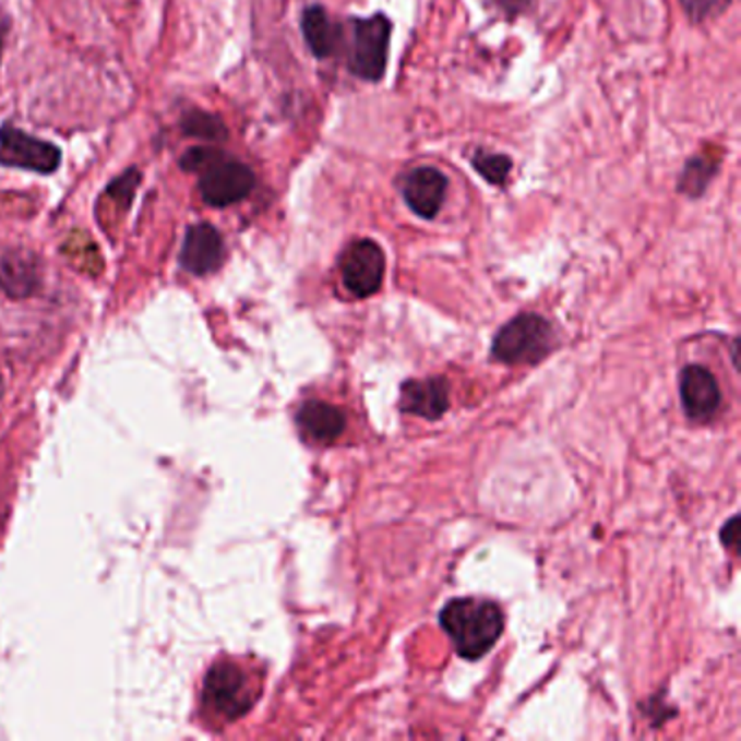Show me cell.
I'll return each mask as SVG.
<instances>
[{
	"instance_id": "6da1fadb",
	"label": "cell",
	"mask_w": 741,
	"mask_h": 741,
	"mask_svg": "<svg viewBox=\"0 0 741 741\" xmlns=\"http://www.w3.org/2000/svg\"><path fill=\"white\" fill-rule=\"evenodd\" d=\"M442 629L451 635L457 653L464 659H481L502 635L504 615L492 600L457 598L440 613Z\"/></svg>"
},
{
	"instance_id": "7a4b0ae2",
	"label": "cell",
	"mask_w": 741,
	"mask_h": 741,
	"mask_svg": "<svg viewBox=\"0 0 741 741\" xmlns=\"http://www.w3.org/2000/svg\"><path fill=\"white\" fill-rule=\"evenodd\" d=\"M552 348V326L535 313H524L506 322L494 337L492 355L502 363H535Z\"/></svg>"
},
{
	"instance_id": "3957f363",
	"label": "cell",
	"mask_w": 741,
	"mask_h": 741,
	"mask_svg": "<svg viewBox=\"0 0 741 741\" xmlns=\"http://www.w3.org/2000/svg\"><path fill=\"white\" fill-rule=\"evenodd\" d=\"M348 48V68L363 81H381L387 65L392 22L379 13L366 20H352Z\"/></svg>"
},
{
	"instance_id": "277c9868",
	"label": "cell",
	"mask_w": 741,
	"mask_h": 741,
	"mask_svg": "<svg viewBox=\"0 0 741 741\" xmlns=\"http://www.w3.org/2000/svg\"><path fill=\"white\" fill-rule=\"evenodd\" d=\"M256 692L236 664H218L205 679V705L225 720H238L254 705Z\"/></svg>"
},
{
	"instance_id": "5b68a950",
	"label": "cell",
	"mask_w": 741,
	"mask_h": 741,
	"mask_svg": "<svg viewBox=\"0 0 741 741\" xmlns=\"http://www.w3.org/2000/svg\"><path fill=\"white\" fill-rule=\"evenodd\" d=\"M254 172L236 157L220 153L203 172L199 181L201 196L212 207H229L244 201L254 190Z\"/></svg>"
},
{
	"instance_id": "8992f818",
	"label": "cell",
	"mask_w": 741,
	"mask_h": 741,
	"mask_svg": "<svg viewBox=\"0 0 741 741\" xmlns=\"http://www.w3.org/2000/svg\"><path fill=\"white\" fill-rule=\"evenodd\" d=\"M0 166L52 175L61 166V151L39 138H33L11 124L0 127Z\"/></svg>"
},
{
	"instance_id": "52a82bcc",
	"label": "cell",
	"mask_w": 741,
	"mask_h": 741,
	"mask_svg": "<svg viewBox=\"0 0 741 741\" xmlns=\"http://www.w3.org/2000/svg\"><path fill=\"white\" fill-rule=\"evenodd\" d=\"M339 270L344 287L357 298H368L377 294L383 283L385 274L383 248L372 240L352 242L339 259Z\"/></svg>"
},
{
	"instance_id": "ba28073f",
	"label": "cell",
	"mask_w": 741,
	"mask_h": 741,
	"mask_svg": "<svg viewBox=\"0 0 741 741\" xmlns=\"http://www.w3.org/2000/svg\"><path fill=\"white\" fill-rule=\"evenodd\" d=\"M446 188H449V181L438 168L422 166L405 175L403 196L414 214L431 220L440 214L446 201Z\"/></svg>"
},
{
	"instance_id": "9c48e42d",
	"label": "cell",
	"mask_w": 741,
	"mask_h": 741,
	"mask_svg": "<svg viewBox=\"0 0 741 741\" xmlns=\"http://www.w3.org/2000/svg\"><path fill=\"white\" fill-rule=\"evenodd\" d=\"M225 261V242L216 227L201 223L190 227L181 248V265L196 276L216 272Z\"/></svg>"
},
{
	"instance_id": "30bf717a",
	"label": "cell",
	"mask_w": 741,
	"mask_h": 741,
	"mask_svg": "<svg viewBox=\"0 0 741 741\" xmlns=\"http://www.w3.org/2000/svg\"><path fill=\"white\" fill-rule=\"evenodd\" d=\"M681 401L690 418H712L722 401L716 377L703 366H688L681 372Z\"/></svg>"
},
{
	"instance_id": "8fae6325",
	"label": "cell",
	"mask_w": 741,
	"mask_h": 741,
	"mask_svg": "<svg viewBox=\"0 0 741 741\" xmlns=\"http://www.w3.org/2000/svg\"><path fill=\"white\" fill-rule=\"evenodd\" d=\"M401 405L407 414L438 420L446 414L451 398H449V383L442 377L425 379V381H407L403 385Z\"/></svg>"
},
{
	"instance_id": "7c38bea8",
	"label": "cell",
	"mask_w": 741,
	"mask_h": 741,
	"mask_svg": "<svg viewBox=\"0 0 741 741\" xmlns=\"http://www.w3.org/2000/svg\"><path fill=\"white\" fill-rule=\"evenodd\" d=\"M300 433L315 444H333L346 429L344 414L322 401H309L296 416Z\"/></svg>"
},
{
	"instance_id": "4fadbf2b",
	"label": "cell",
	"mask_w": 741,
	"mask_h": 741,
	"mask_svg": "<svg viewBox=\"0 0 741 741\" xmlns=\"http://www.w3.org/2000/svg\"><path fill=\"white\" fill-rule=\"evenodd\" d=\"M339 33H342L339 26L331 20V15L322 7L313 4V7L304 9V13H302V35H304L309 50L318 59H326L337 50Z\"/></svg>"
},
{
	"instance_id": "5bb4252c",
	"label": "cell",
	"mask_w": 741,
	"mask_h": 741,
	"mask_svg": "<svg viewBox=\"0 0 741 741\" xmlns=\"http://www.w3.org/2000/svg\"><path fill=\"white\" fill-rule=\"evenodd\" d=\"M35 265L24 254L0 256V287L11 296H26L35 287Z\"/></svg>"
},
{
	"instance_id": "9a60e30c",
	"label": "cell",
	"mask_w": 741,
	"mask_h": 741,
	"mask_svg": "<svg viewBox=\"0 0 741 741\" xmlns=\"http://www.w3.org/2000/svg\"><path fill=\"white\" fill-rule=\"evenodd\" d=\"M181 129L186 135L205 140V142H225L229 138L225 122L218 116L201 111V109L188 111L181 120Z\"/></svg>"
},
{
	"instance_id": "2e32d148",
	"label": "cell",
	"mask_w": 741,
	"mask_h": 741,
	"mask_svg": "<svg viewBox=\"0 0 741 741\" xmlns=\"http://www.w3.org/2000/svg\"><path fill=\"white\" fill-rule=\"evenodd\" d=\"M718 162H712L709 157H694L692 162H688L683 179H681V190L688 196H701L707 186L712 183L714 175L718 172Z\"/></svg>"
},
{
	"instance_id": "e0dca14e",
	"label": "cell",
	"mask_w": 741,
	"mask_h": 741,
	"mask_svg": "<svg viewBox=\"0 0 741 741\" xmlns=\"http://www.w3.org/2000/svg\"><path fill=\"white\" fill-rule=\"evenodd\" d=\"M473 166L479 175H483L486 181L494 186H502L511 172V159L506 155H495L488 151H479L473 159Z\"/></svg>"
},
{
	"instance_id": "ac0fdd59",
	"label": "cell",
	"mask_w": 741,
	"mask_h": 741,
	"mask_svg": "<svg viewBox=\"0 0 741 741\" xmlns=\"http://www.w3.org/2000/svg\"><path fill=\"white\" fill-rule=\"evenodd\" d=\"M681 4L692 22H705L725 13L731 0H681Z\"/></svg>"
},
{
	"instance_id": "d6986e66",
	"label": "cell",
	"mask_w": 741,
	"mask_h": 741,
	"mask_svg": "<svg viewBox=\"0 0 741 741\" xmlns=\"http://www.w3.org/2000/svg\"><path fill=\"white\" fill-rule=\"evenodd\" d=\"M220 153H223V151L212 148V146H194V148H190V151L181 157L179 166H181V170H186V172L201 175V172H203V170H205Z\"/></svg>"
},
{
	"instance_id": "ffe728a7",
	"label": "cell",
	"mask_w": 741,
	"mask_h": 741,
	"mask_svg": "<svg viewBox=\"0 0 741 741\" xmlns=\"http://www.w3.org/2000/svg\"><path fill=\"white\" fill-rule=\"evenodd\" d=\"M722 541L727 548H731L733 552H738L740 548V517H731L729 524L722 528Z\"/></svg>"
},
{
	"instance_id": "44dd1931",
	"label": "cell",
	"mask_w": 741,
	"mask_h": 741,
	"mask_svg": "<svg viewBox=\"0 0 741 741\" xmlns=\"http://www.w3.org/2000/svg\"><path fill=\"white\" fill-rule=\"evenodd\" d=\"M494 2L495 7L506 15H519L535 4V0H494Z\"/></svg>"
},
{
	"instance_id": "7402d4cb",
	"label": "cell",
	"mask_w": 741,
	"mask_h": 741,
	"mask_svg": "<svg viewBox=\"0 0 741 741\" xmlns=\"http://www.w3.org/2000/svg\"><path fill=\"white\" fill-rule=\"evenodd\" d=\"M4 33H7V20L0 17V57H2V41H4Z\"/></svg>"
},
{
	"instance_id": "603a6c76",
	"label": "cell",
	"mask_w": 741,
	"mask_h": 741,
	"mask_svg": "<svg viewBox=\"0 0 741 741\" xmlns=\"http://www.w3.org/2000/svg\"><path fill=\"white\" fill-rule=\"evenodd\" d=\"M2 390H4V383H2V377H0V396H2Z\"/></svg>"
}]
</instances>
